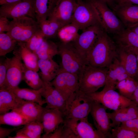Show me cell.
I'll return each instance as SVG.
<instances>
[{"label":"cell","mask_w":138,"mask_h":138,"mask_svg":"<svg viewBox=\"0 0 138 138\" xmlns=\"http://www.w3.org/2000/svg\"><path fill=\"white\" fill-rule=\"evenodd\" d=\"M71 22L82 31L93 25L101 24L97 11L89 0H76Z\"/></svg>","instance_id":"cell-5"},{"label":"cell","mask_w":138,"mask_h":138,"mask_svg":"<svg viewBox=\"0 0 138 138\" xmlns=\"http://www.w3.org/2000/svg\"><path fill=\"white\" fill-rule=\"evenodd\" d=\"M132 50L136 55L137 64V74L138 76V49H130Z\"/></svg>","instance_id":"cell-47"},{"label":"cell","mask_w":138,"mask_h":138,"mask_svg":"<svg viewBox=\"0 0 138 138\" xmlns=\"http://www.w3.org/2000/svg\"><path fill=\"white\" fill-rule=\"evenodd\" d=\"M138 84V79L129 76L120 82L117 89L123 96L131 100Z\"/></svg>","instance_id":"cell-33"},{"label":"cell","mask_w":138,"mask_h":138,"mask_svg":"<svg viewBox=\"0 0 138 138\" xmlns=\"http://www.w3.org/2000/svg\"><path fill=\"white\" fill-rule=\"evenodd\" d=\"M23 80L32 89L38 90L42 87L43 81L37 72L27 68L24 64Z\"/></svg>","instance_id":"cell-34"},{"label":"cell","mask_w":138,"mask_h":138,"mask_svg":"<svg viewBox=\"0 0 138 138\" xmlns=\"http://www.w3.org/2000/svg\"><path fill=\"white\" fill-rule=\"evenodd\" d=\"M93 100L104 106L107 109L114 111L128 107L135 103L114 90L87 94Z\"/></svg>","instance_id":"cell-10"},{"label":"cell","mask_w":138,"mask_h":138,"mask_svg":"<svg viewBox=\"0 0 138 138\" xmlns=\"http://www.w3.org/2000/svg\"><path fill=\"white\" fill-rule=\"evenodd\" d=\"M118 56L117 45L104 30L89 54L87 64L97 67H108Z\"/></svg>","instance_id":"cell-1"},{"label":"cell","mask_w":138,"mask_h":138,"mask_svg":"<svg viewBox=\"0 0 138 138\" xmlns=\"http://www.w3.org/2000/svg\"><path fill=\"white\" fill-rule=\"evenodd\" d=\"M16 47L19 51L26 66L30 69L38 72L39 69L38 65L39 59L36 54L26 47L25 42H18Z\"/></svg>","instance_id":"cell-26"},{"label":"cell","mask_w":138,"mask_h":138,"mask_svg":"<svg viewBox=\"0 0 138 138\" xmlns=\"http://www.w3.org/2000/svg\"><path fill=\"white\" fill-rule=\"evenodd\" d=\"M107 114L112 121L111 126L114 128L123 122L138 117V106L134 103Z\"/></svg>","instance_id":"cell-21"},{"label":"cell","mask_w":138,"mask_h":138,"mask_svg":"<svg viewBox=\"0 0 138 138\" xmlns=\"http://www.w3.org/2000/svg\"><path fill=\"white\" fill-rule=\"evenodd\" d=\"M93 101L88 94L77 90L66 101L65 119L87 118L91 109Z\"/></svg>","instance_id":"cell-4"},{"label":"cell","mask_w":138,"mask_h":138,"mask_svg":"<svg viewBox=\"0 0 138 138\" xmlns=\"http://www.w3.org/2000/svg\"><path fill=\"white\" fill-rule=\"evenodd\" d=\"M129 29L138 34V25Z\"/></svg>","instance_id":"cell-48"},{"label":"cell","mask_w":138,"mask_h":138,"mask_svg":"<svg viewBox=\"0 0 138 138\" xmlns=\"http://www.w3.org/2000/svg\"><path fill=\"white\" fill-rule=\"evenodd\" d=\"M38 65L41 72L40 76L44 81L50 82L59 73L61 68L60 66L52 59L49 60L39 59Z\"/></svg>","instance_id":"cell-24"},{"label":"cell","mask_w":138,"mask_h":138,"mask_svg":"<svg viewBox=\"0 0 138 138\" xmlns=\"http://www.w3.org/2000/svg\"><path fill=\"white\" fill-rule=\"evenodd\" d=\"M61 138H105L87 118L65 119Z\"/></svg>","instance_id":"cell-3"},{"label":"cell","mask_w":138,"mask_h":138,"mask_svg":"<svg viewBox=\"0 0 138 138\" xmlns=\"http://www.w3.org/2000/svg\"><path fill=\"white\" fill-rule=\"evenodd\" d=\"M110 138H138V134L120 125L112 129Z\"/></svg>","instance_id":"cell-38"},{"label":"cell","mask_w":138,"mask_h":138,"mask_svg":"<svg viewBox=\"0 0 138 138\" xmlns=\"http://www.w3.org/2000/svg\"><path fill=\"white\" fill-rule=\"evenodd\" d=\"M105 3L112 10L115 6L113 0H101Z\"/></svg>","instance_id":"cell-45"},{"label":"cell","mask_w":138,"mask_h":138,"mask_svg":"<svg viewBox=\"0 0 138 138\" xmlns=\"http://www.w3.org/2000/svg\"><path fill=\"white\" fill-rule=\"evenodd\" d=\"M14 50V55L10 58L8 67L4 88L9 89L17 87L23 80L24 64L21 62L20 53L16 47Z\"/></svg>","instance_id":"cell-13"},{"label":"cell","mask_w":138,"mask_h":138,"mask_svg":"<svg viewBox=\"0 0 138 138\" xmlns=\"http://www.w3.org/2000/svg\"><path fill=\"white\" fill-rule=\"evenodd\" d=\"M124 3L138 5V0H123V2L121 4Z\"/></svg>","instance_id":"cell-46"},{"label":"cell","mask_w":138,"mask_h":138,"mask_svg":"<svg viewBox=\"0 0 138 138\" xmlns=\"http://www.w3.org/2000/svg\"><path fill=\"white\" fill-rule=\"evenodd\" d=\"M131 100L138 106V84L132 97Z\"/></svg>","instance_id":"cell-43"},{"label":"cell","mask_w":138,"mask_h":138,"mask_svg":"<svg viewBox=\"0 0 138 138\" xmlns=\"http://www.w3.org/2000/svg\"><path fill=\"white\" fill-rule=\"evenodd\" d=\"M120 125L138 134V117L123 122Z\"/></svg>","instance_id":"cell-40"},{"label":"cell","mask_w":138,"mask_h":138,"mask_svg":"<svg viewBox=\"0 0 138 138\" xmlns=\"http://www.w3.org/2000/svg\"><path fill=\"white\" fill-rule=\"evenodd\" d=\"M41 89L36 90L33 89L20 88L18 87L8 89L12 91L19 98L36 102L42 106L46 102L45 99H42Z\"/></svg>","instance_id":"cell-27"},{"label":"cell","mask_w":138,"mask_h":138,"mask_svg":"<svg viewBox=\"0 0 138 138\" xmlns=\"http://www.w3.org/2000/svg\"><path fill=\"white\" fill-rule=\"evenodd\" d=\"M118 47L119 59L121 63L130 76L138 79L137 64L136 54L129 48Z\"/></svg>","instance_id":"cell-20"},{"label":"cell","mask_w":138,"mask_h":138,"mask_svg":"<svg viewBox=\"0 0 138 138\" xmlns=\"http://www.w3.org/2000/svg\"><path fill=\"white\" fill-rule=\"evenodd\" d=\"M98 13L104 30L113 36L122 32L125 28L114 12L101 0H89Z\"/></svg>","instance_id":"cell-9"},{"label":"cell","mask_w":138,"mask_h":138,"mask_svg":"<svg viewBox=\"0 0 138 138\" xmlns=\"http://www.w3.org/2000/svg\"><path fill=\"white\" fill-rule=\"evenodd\" d=\"M59 54L61 56V68L66 71L78 76L86 63L71 42H60L57 43Z\"/></svg>","instance_id":"cell-6"},{"label":"cell","mask_w":138,"mask_h":138,"mask_svg":"<svg viewBox=\"0 0 138 138\" xmlns=\"http://www.w3.org/2000/svg\"><path fill=\"white\" fill-rule=\"evenodd\" d=\"M44 109L45 107L37 102L23 99L14 110L21 114L31 122L37 121L41 122L42 115Z\"/></svg>","instance_id":"cell-22"},{"label":"cell","mask_w":138,"mask_h":138,"mask_svg":"<svg viewBox=\"0 0 138 138\" xmlns=\"http://www.w3.org/2000/svg\"><path fill=\"white\" fill-rule=\"evenodd\" d=\"M40 29L37 20L29 17L23 16L10 21L6 33L18 42H26Z\"/></svg>","instance_id":"cell-7"},{"label":"cell","mask_w":138,"mask_h":138,"mask_svg":"<svg viewBox=\"0 0 138 138\" xmlns=\"http://www.w3.org/2000/svg\"><path fill=\"white\" fill-rule=\"evenodd\" d=\"M106 109L100 103L93 100L90 113L96 129L105 138H110L112 127L110 119L106 112Z\"/></svg>","instance_id":"cell-14"},{"label":"cell","mask_w":138,"mask_h":138,"mask_svg":"<svg viewBox=\"0 0 138 138\" xmlns=\"http://www.w3.org/2000/svg\"><path fill=\"white\" fill-rule=\"evenodd\" d=\"M43 81L41 88V94L45 98L47 109H57L64 114L66 111V101L60 93L53 86L50 82ZM65 117V116H64Z\"/></svg>","instance_id":"cell-15"},{"label":"cell","mask_w":138,"mask_h":138,"mask_svg":"<svg viewBox=\"0 0 138 138\" xmlns=\"http://www.w3.org/2000/svg\"><path fill=\"white\" fill-rule=\"evenodd\" d=\"M131 76L121 63L118 58H116L108 67L105 87L101 91L117 89L118 84L123 79Z\"/></svg>","instance_id":"cell-18"},{"label":"cell","mask_w":138,"mask_h":138,"mask_svg":"<svg viewBox=\"0 0 138 138\" xmlns=\"http://www.w3.org/2000/svg\"><path fill=\"white\" fill-rule=\"evenodd\" d=\"M112 10L125 28L138 25V5L122 3L116 5Z\"/></svg>","instance_id":"cell-17"},{"label":"cell","mask_w":138,"mask_h":138,"mask_svg":"<svg viewBox=\"0 0 138 138\" xmlns=\"http://www.w3.org/2000/svg\"><path fill=\"white\" fill-rule=\"evenodd\" d=\"M43 130L41 122L33 121L24 125L18 131L25 135L27 138H39Z\"/></svg>","instance_id":"cell-35"},{"label":"cell","mask_w":138,"mask_h":138,"mask_svg":"<svg viewBox=\"0 0 138 138\" xmlns=\"http://www.w3.org/2000/svg\"><path fill=\"white\" fill-rule=\"evenodd\" d=\"M34 53L39 59L42 60L52 59L55 55L59 54L57 43L45 39Z\"/></svg>","instance_id":"cell-31"},{"label":"cell","mask_w":138,"mask_h":138,"mask_svg":"<svg viewBox=\"0 0 138 138\" xmlns=\"http://www.w3.org/2000/svg\"><path fill=\"white\" fill-rule=\"evenodd\" d=\"M9 22L7 18L0 16V33L8 31Z\"/></svg>","instance_id":"cell-42"},{"label":"cell","mask_w":138,"mask_h":138,"mask_svg":"<svg viewBox=\"0 0 138 138\" xmlns=\"http://www.w3.org/2000/svg\"><path fill=\"white\" fill-rule=\"evenodd\" d=\"M79 30V29L78 26L71 22L62 27L59 30L57 36L61 42H71L79 35L78 33Z\"/></svg>","instance_id":"cell-32"},{"label":"cell","mask_w":138,"mask_h":138,"mask_svg":"<svg viewBox=\"0 0 138 138\" xmlns=\"http://www.w3.org/2000/svg\"><path fill=\"white\" fill-rule=\"evenodd\" d=\"M45 39L40 29L35 32L25 42L26 45L30 50L35 53L41 46Z\"/></svg>","instance_id":"cell-37"},{"label":"cell","mask_w":138,"mask_h":138,"mask_svg":"<svg viewBox=\"0 0 138 138\" xmlns=\"http://www.w3.org/2000/svg\"><path fill=\"white\" fill-rule=\"evenodd\" d=\"M34 0H24L16 3L4 4L0 7V16L13 19L27 16L36 19Z\"/></svg>","instance_id":"cell-12"},{"label":"cell","mask_w":138,"mask_h":138,"mask_svg":"<svg viewBox=\"0 0 138 138\" xmlns=\"http://www.w3.org/2000/svg\"><path fill=\"white\" fill-rule=\"evenodd\" d=\"M24 0H0L1 5L4 4H11L19 2Z\"/></svg>","instance_id":"cell-44"},{"label":"cell","mask_w":138,"mask_h":138,"mask_svg":"<svg viewBox=\"0 0 138 138\" xmlns=\"http://www.w3.org/2000/svg\"><path fill=\"white\" fill-rule=\"evenodd\" d=\"M10 58H6L0 59V88H5L6 79L7 73Z\"/></svg>","instance_id":"cell-39"},{"label":"cell","mask_w":138,"mask_h":138,"mask_svg":"<svg viewBox=\"0 0 138 138\" xmlns=\"http://www.w3.org/2000/svg\"><path fill=\"white\" fill-rule=\"evenodd\" d=\"M104 30L101 24L93 25L83 30L82 33L71 42L87 64L92 49Z\"/></svg>","instance_id":"cell-8"},{"label":"cell","mask_w":138,"mask_h":138,"mask_svg":"<svg viewBox=\"0 0 138 138\" xmlns=\"http://www.w3.org/2000/svg\"><path fill=\"white\" fill-rule=\"evenodd\" d=\"M20 127L13 128H8L0 127V138H5L8 136L13 132L17 131Z\"/></svg>","instance_id":"cell-41"},{"label":"cell","mask_w":138,"mask_h":138,"mask_svg":"<svg viewBox=\"0 0 138 138\" xmlns=\"http://www.w3.org/2000/svg\"><path fill=\"white\" fill-rule=\"evenodd\" d=\"M108 69L86 65L78 76L79 89L87 94L96 92L105 85Z\"/></svg>","instance_id":"cell-2"},{"label":"cell","mask_w":138,"mask_h":138,"mask_svg":"<svg viewBox=\"0 0 138 138\" xmlns=\"http://www.w3.org/2000/svg\"><path fill=\"white\" fill-rule=\"evenodd\" d=\"M23 99L17 97L10 90L0 88V114L15 110Z\"/></svg>","instance_id":"cell-23"},{"label":"cell","mask_w":138,"mask_h":138,"mask_svg":"<svg viewBox=\"0 0 138 138\" xmlns=\"http://www.w3.org/2000/svg\"><path fill=\"white\" fill-rule=\"evenodd\" d=\"M40 29L45 38L47 39L57 36L59 29L63 26L59 22L53 20L37 18Z\"/></svg>","instance_id":"cell-30"},{"label":"cell","mask_w":138,"mask_h":138,"mask_svg":"<svg viewBox=\"0 0 138 138\" xmlns=\"http://www.w3.org/2000/svg\"><path fill=\"white\" fill-rule=\"evenodd\" d=\"M18 42L6 33H0V56H4L14 50Z\"/></svg>","instance_id":"cell-36"},{"label":"cell","mask_w":138,"mask_h":138,"mask_svg":"<svg viewBox=\"0 0 138 138\" xmlns=\"http://www.w3.org/2000/svg\"><path fill=\"white\" fill-rule=\"evenodd\" d=\"M51 83L66 101L73 93L79 89L78 76L64 71L61 68Z\"/></svg>","instance_id":"cell-11"},{"label":"cell","mask_w":138,"mask_h":138,"mask_svg":"<svg viewBox=\"0 0 138 138\" xmlns=\"http://www.w3.org/2000/svg\"><path fill=\"white\" fill-rule=\"evenodd\" d=\"M114 2H117V5L119 4L122 3L123 2V0H113Z\"/></svg>","instance_id":"cell-49"},{"label":"cell","mask_w":138,"mask_h":138,"mask_svg":"<svg viewBox=\"0 0 138 138\" xmlns=\"http://www.w3.org/2000/svg\"><path fill=\"white\" fill-rule=\"evenodd\" d=\"M27 118L14 110L0 115V124L18 126L30 122Z\"/></svg>","instance_id":"cell-29"},{"label":"cell","mask_w":138,"mask_h":138,"mask_svg":"<svg viewBox=\"0 0 138 138\" xmlns=\"http://www.w3.org/2000/svg\"><path fill=\"white\" fill-rule=\"evenodd\" d=\"M113 36V39L118 46L138 49V34L130 29L125 28Z\"/></svg>","instance_id":"cell-25"},{"label":"cell","mask_w":138,"mask_h":138,"mask_svg":"<svg viewBox=\"0 0 138 138\" xmlns=\"http://www.w3.org/2000/svg\"><path fill=\"white\" fill-rule=\"evenodd\" d=\"M65 117L62 112L57 109H47L45 107L43 113L41 122L44 135H47L54 132L63 123Z\"/></svg>","instance_id":"cell-19"},{"label":"cell","mask_w":138,"mask_h":138,"mask_svg":"<svg viewBox=\"0 0 138 138\" xmlns=\"http://www.w3.org/2000/svg\"><path fill=\"white\" fill-rule=\"evenodd\" d=\"M76 4V0H58L47 19L56 21L64 26L71 23Z\"/></svg>","instance_id":"cell-16"},{"label":"cell","mask_w":138,"mask_h":138,"mask_svg":"<svg viewBox=\"0 0 138 138\" xmlns=\"http://www.w3.org/2000/svg\"><path fill=\"white\" fill-rule=\"evenodd\" d=\"M58 0H34V8L37 18L48 17L54 8Z\"/></svg>","instance_id":"cell-28"}]
</instances>
